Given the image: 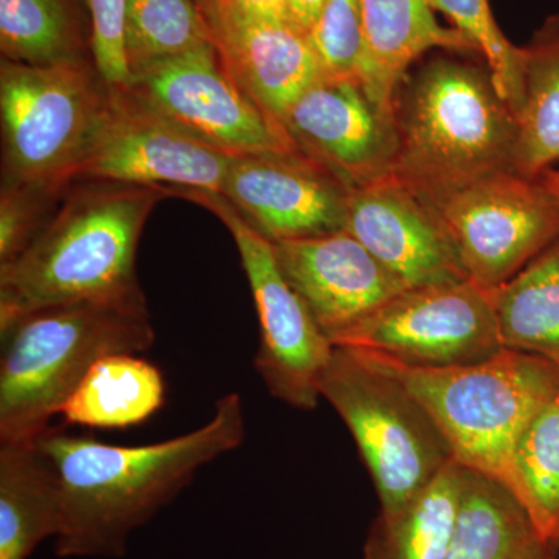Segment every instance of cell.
I'll list each match as a JSON object with an SVG mask.
<instances>
[{"label":"cell","instance_id":"obj_1","mask_svg":"<svg viewBox=\"0 0 559 559\" xmlns=\"http://www.w3.org/2000/svg\"><path fill=\"white\" fill-rule=\"evenodd\" d=\"M246 439L241 396L227 393L212 418L159 443L119 447L50 426L40 450L53 463L61 489L60 558H121L135 530L178 498L205 465Z\"/></svg>","mask_w":559,"mask_h":559},{"label":"cell","instance_id":"obj_2","mask_svg":"<svg viewBox=\"0 0 559 559\" xmlns=\"http://www.w3.org/2000/svg\"><path fill=\"white\" fill-rule=\"evenodd\" d=\"M165 187L80 180L31 245L0 264V331L58 305L143 299L140 235Z\"/></svg>","mask_w":559,"mask_h":559},{"label":"cell","instance_id":"obj_3","mask_svg":"<svg viewBox=\"0 0 559 559\" xmlns=\"http://www.w3.org/2000/svg\"><path fill=\"white\" fill-rule=\"evenodd\" d=\"M393 112L399 148L392 175L430 207L514 171L518 117L487 64L430 58L401 81Z\"/></svg>","mask_w":559,"mask_h":559},{"label":"cell","instance_id":"obj_4","mask_svg":"<svg viewBox=\"0 0 559 559\" xmlns=\"http://www.w3.org/2000/svg\"><path fill=\"white\" fill-rule=\"evenodd\" d=\"M0 334V443L38 440L98 360L156 341L145 297L44 308Z\"/></svg>","mask_w":559,"mask_h":559},{"label":"cell","instance_id":"obj_5","mask_svg":"<svg viewBox=\"0 0 559 559\" xmlns=\"http://www.w3.org/2000/svg\"><path fill=\"white\" fill-rule=\"evenodd\" d=\"M352 349L400 381L428 409L459 463L511 491L518 441L532 419L558 396L555 364L503 348L484 362L425 369Z\"/></svg>","mask_w":559,"mask_h":559},{"label":"cell","instance_id":"obj_6","mask_svg":"<svg viewBox=\"0 0 559 559\" xmlns=\"http://www.w3.org/2000/svg\"><path fill=\"white\" fill-rule=\"evenodd\" d=\"M320 399L345 423L377 488L381 516H393L454 462L436 419L395 378L355 349L334 347Z\"/></svg>","mask_w":559,"mask_h":559},{"label":"cell","instance_id":"obj_7","mask_svg":"<svg viewBox=\"0 0 559 559\" xmlns=\"http://www.w3.org/2000/svg\"><path fill=\"white\" fill-rule=\"evenodd\" d=\"M109 86L84 61L0 62L2 186L64 194L100 127Z\"/></svg>","mask_w":559,"mask_h":559},{"label":"cell","instance_id":"obj_8","mask_svg":"<svg viewBox=\"0 0 559 559\" xmlns=\"http://www.w3.org/2000/svg\"><path fill=\"white\" fill-rule=\"evenodd\" d=\"M168 191L215 213L237 245L260 323L253 366L267 392L294 409H314L320 400V377L334 347L280 270L272 241L253 229L223 194L193 189Z\"/></svg>","mask_w":559,"mask_h":559},{"label":"cell","instance_id":"obj_9","mask_svg":"<svg viewBox=\"0 0 559 559\" xmlns=\"http://www.w3.org/2000/svg\"><path fill=\"white\" fill-rule=\"evenodd\" d=\"M333 347L425 369L484 362L503 349L489 290L471 280L404 289Z\"/></svg>","mask_w":559,"mask_h":559},{"label":"cell","instance_id":"obj_10","mask_svg":"<svg viewBox=\"0 0 559 559\" xmlns=\"http://www.w3.org/2000/svg\"><path fill=\"white\" fill-rule=\"evenodd\" d=\"M471 282L495 289L559 238V198L543 175L489 176L437 207Z\"/></svg>","mask_w":559,"mask_h":559},{"label":"cell","instance_id":"obj_11","mask_svg":"<svg viewBox=\"0 0 559 559\" xmlns=\"http://www.w3.org/2000/svg\"><path fill=\"white\" fill-rule=\"evenodd\" d=\"M235 156L194 138L130 90L109 87L100 127L73 182L105 180L221 193Z\"/></svg>","mask_w":559,"mask_h":559},{"label":"cell","instance_id":"obj_12","mask_svg":"<svg viewBox=\"0 0 559 559\" xmlns=\"http://www.w3.org/2000/svg\"><path fill=\"white\" fill-rule=\"evenodd\" d=\"M130 91L194 138L229 154L297 151L224 68L215 43L151 66Z\"/></svg>","mask_w":559,"mask_h":559},{"label":"cell","instance_id":"obj_13","mask_svg":"<svg viewBox=\"0 0 559 559\" xmlns=\"http://www.w3.org/2000/svg\"><path fill=\"white\" fill-rule=\"evenodd\" d=\"M280 127L294 148L349 190L393 173L395 112L374 102L359 80L320 76L290 105Z\"/></svg>","mask_w":559,"mask_h":559},{"label":"cell","instance_id":"obj_14","mask_svg":"<svg viewBox=\"0 0 559 559\" xmlns=\"http://www.w3.org/2000/svg\"><path fill=\"white\" fill-rule=\"evenodd\" d=\"M348 193L336 176L290 151L237 154L219 194L275 242L345 230Z\"/></svg>","mask_w":559,"mask_h":559},{"label":"cell","instance_id":"obj_15","mask_svg":"<svg viewBox=\"0 0 559 559\" xmlns=\"http://www.w3.org/2000/svg\"><path fill=\"white\" fill-rule=\"evenodd\" d=\"M345 230L407 288L469 280L439 212L393 175L349 190Z\"/></svg>","mask_w":559,"mask_h":559},{"label":"cell","instance_id":"obj_16","mask_svg":"<svg viewBox=\"0 0 559 559\" xmlns=\"http://www.w3.org/2000/svg\"><path fill=\"white\" fill-rule=\"evenodd\" d=\"M272 246L283 275L333 345L407 289L347 230Z\"/></svg>","mask_w":559,"mask_h":559},{"label":"cell","instance_id":"obj_17","mask_svg":"<svg viewBox=\"0 0 559 559\" xmlns=\"http://www.w3.org/2000/svg\"><path fill=\"white\" fill-rule=\"evenodd\" d=\"M221 61L272 120L323 73L307 33L289 21L216 17L210 22Z\"/></svg>","mask_w":559,"mask_h":559},{"label":"cell","instance_id":"obj_18","mask_svg":"<svg viewBox=\"0 0 559 559\" xmlns=\"http://www.w3.org/2000/svg\"><path fill=\"white\" fill-rule=\"evenodd\" d=\"M359 5L366 40L360 83L385 108L393 109L401 81L429 50L477 51L462 33L439 24L429 0H359Z\"/></svg>","mask_w":559,"mask_h":559},{"label":"cell","instance_id":"obj_19","mask_svg":"<svg viewBox=\"0 0 559 559\" xmlns=\"http://www.w3.org/2000/svg\"><path fill=\"white\" fill-rule=\"evenodd\" d=\"M60 528V480L38 441L0 443V559H28Z\"/></svg>","mask_w":559,"mask_h":559},{"label":"cell","instance_id":"obj_20","mask_svg":"<svg viewBox=\"0 0 559 559\" xmlns=\"http://www.w3.org/2000/svg\"><path fill=\"white\" fill-rule=\"evenodd\" d=\"M164 403L162 371L134 353H114L92 367L60 415L68 425L124 429L142 425Z\"/></svg>","mask_w":559,"mask_h":559},{"label":"cell","instance_id":"obj_21","mask_svg":"<svg viewBox=\"0 0 559 559\" xmlns=\"http://www.w3.org/2000/svg\"><path fill=\"white\" fill-rule=\"evenodd\" d=\"M488 290L503 348L540 356L559 369V238Z\"/></svg>","mask_w":559,"mask_h":559},{"label":"cell","instance_id":"obj_22","mask_svg":"<svg viewBox=\"0 0 559 559\" xmlns=\"http://www.w3.org/2000/svg\"><path fill=\"white\" fill-rule=\"evenodd\" d=\"M524 49V102L518 114L514 171L538 178L559 162V14Z\"/></svg>","mask_w":559,"mask_h":559},{"label":"cell","instance_id":"obj_23","mask_svg":"<svg viewBox=\"0 0 559 559\" xmlns=\"http://www.w3.org/2000/svg\"><path fill=\"white\" fill-rule=\"evenodd\" d=\"M465 466L451 462L411 506L378 514L367 535L364 559H444L457 516Z\"/></svg>","mask_w":559,"mask_h":559},{"label":"cell","instance_id":"obj_24","mask_svg":"<svg viewBox=\"0 0 559 559\" xmlns=\"http://www.w3.org/2000/svg\"><path fill=\"white\" fill-rule=\"evenodd\" d=\"M535 535L527 513L509 488L465 466L444 559H510Z\"/></svg>","mask_w":559,"mask_h":559},{"label":"cell","instance_id":"obj_25","mask_svg":"<svg viewBox=\"0 0 559 559\" xmlns=\"http://www.w3.org/2000/svg\"><path fill=\"white\" fill-rule=\"evenodd\" d=\"M511 492L532 527L559 550V400H551L524 430L511 466Z\"/></svg>","mask_w":559,"mask_h":559},{"label":"cell","instance_id":"obj_26","mask_svg":"<svg viewBox=\"0 0 559 559\" xmlns=\"http://www.w3.org/2000/svg\"><path fill=\"white\" fill-rule=\"evenodd\" d=\"M209 44L213 32L194 0H128L124 49L132 80L157 62Z\"/></svg>","mask_w":559,"mask_h":559},{"label":"cell","instance_id":"obj_27","mask_svg":"<svg viewBox=\"0 0 559 559\" xmlns=\"http://www.w3.org/2000/svg\"><path fill=\"white\" fill-rule=\"evenodd\" d=\"M2 60L28 66L84 61L66 0H0Z\"/></svg>","mask_w":559,"mask_h":559},{"label":"cell","instance_id":"obj_28","mask_svg":"<svg viewBox=\"0 0 559 559\" xmlns=\"http://www.w3.org/2000/svg\"><path fill=\"white\" fill-rule=\"evenodd\" d=\"M429 3L476 46L500 97L518 117L524 102V49L511 44L500 31L488 0H429Z\"/></svg>","mask_w":559,"mask_h":559},{"label":"cell","instance_id":"obj_29","mask_svg":"<svg viewBox=\"0 0 559 559\" xmlns=\"http://www.w3.org/2000/svg\"><path fill=\"white\" fill-rule=\"evenodd\" d=\"M308 38L325 75L362 79L366 40L359 0H326Z\"/></svg>","mask_w":559,"mask_h":559},{"label":"cell","instance_id":"obj_30","mask_svg":"<svg viewBox=\"0 0 559 559\" xmlns=\"http://www.w3.org/2000/svg\"><path fill=\"white\" fill-rule=\"evenodd\" d=\"M91 14V46L95 72L112 90H130L131 72L124 49L128 0H86Z\"/></svg>","mask_w":559,"mask_h":559},{"label":"cell","instance_id":"obj_31","mask_svg":"<svg viewBox=\"0 0 559 559\" xmlns=\"http://www.w3.org/2000/svg\"><path fill=\"white\" fill-rule=\"evenodd\" d=\"M58 194L28 187L2 186L0 194V264L16 259L51 215Z\"/></svg>","mask_w":559,"mask_h":559},{"label":"cell","instance_id":"obj_32","mask_svg":"<svg viewBox=\"0 0 559 559\" xmlns=\"http://www.w3.org/2000/svg\"><path fill=\"white\" fill-rule=\"evenodd\" d=\"M238 17V20L289 21L290 0H219L216 17Z\"/></svg>","mask_w":559,"mask_h":559},{"label":"cell","instance_id":"obj_33","mask_svg":"<svg viewBox=\"0 0 559 559\" xmlns=\"http://www.w3.org/2000/svg\"><path fill=\"white\" fill-rule=\"evenodd\" d=\"M325 2L326 0H290V22L308 35Z\"/></svg>","mask_w":559,"mask_h":559},{"label":"cell","instance_id":"obj_34","mask_svg":"<svg viewBox=\"0 0 559 559\" xmlns=\"http://www.w3.org/2000/svg\"><path fill=\"white\" fill-rule=\"evenodd\" d=\"M510 559H559V550L535 535Z\"/></svg>","mask_w":559,"mask_h":559},{"label":"cell","instance_id":"obj_35","mask_svg":"<svg viewBox=\"0 0 559 559\" xmlns=\"http://www.w3.org/2000/svg\"><path fill=\"white\" fill-rule=\"evenodd\" d=\"M197 5L200 7L202 13H204L207 22L215 16L216 10H218L219 0H194Z\"/></svg>","mask_w":559,"mask_h":559},{"label":"cell","instance_id":"obj_36","mask_svg":"<svg viewBox=\"0 0 559 559\" xmlns=\"http://www.w3.org/2000/svg\"><path fill=\"white\" fill-rule=\"evenodd\" d=\"M543 176L546 178L547 182H549L551 190H554L559 198V170H549L544 173Z\"/></svg>","mask_w":559,"mask_h":559},{"label":"cell","instance_id":"obj_37","mask_svg":"<svg viewBox=\"0 0 559 559\" xmlns=\"http://www.w3.org/2000/svg\"><path fill=\"white\" fill-rule=\"evenodd\" d=\"M558 400H559V392H558Z\"/></svg>","mask_w":559,"mask_h":559}]
</instances>
